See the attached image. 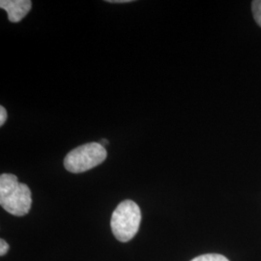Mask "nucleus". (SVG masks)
Wrapping results in <instances>:
<instances>
[{
	"label": "nucleus",
	"mask_w": 261,
	"mask_h": 261,
	"mask_svg": "<svg viewBox=\"0 0 261 261\" xmlns=\"http://www.w3.org/2000/svg\"><path fill=\"white\" fill-rule=\"evenodd\" d=\"M0 204L10 214L21 217L28 214L32 204L31 191L19 183L14 174L3 173L0 176Z\"/></svg>",
	"instance_id": "obj_1"
},
{
	"label": "nucleus",
	"mask_w": 261,
	"mask_h": 261,
	"mask_svg": "<svg viewBox=\"0 0 261 261\" xmlns=\"http://www.w3.org/2000/svg\"><path fill=\"white\" fill-rule=\"evenodd\" d=\"M141 222V211L133 200H124L115 208L112 216V233L120 242H128L138 233Z\"/></svg>",
	"instance_id": "obj_2"
},
{
	"label": "nucleus",
	"mask_w": 261,
	"mask_h": 261,
	"mask_svg": "<svg viewBox=\"0 0 261 261\" xmlns=\"http://www.w3.org/2000/svg\"><path fill=\"white\" fill-rule=\"evenodd\" d=\"M107 151L101 143L90 142L70 151L64 159V167L72 173H82L101 165Z\"/></svg>",
	"instance_id": "obj_3"
},
{
	"label": "nucleus",
	"mask_w": 261,
	"mask_h": 261,
	"mask_svg": "<svg viewBox=\"0 0 261 261\" xmlns=\"http://www.w3.org/2000/svg\"><path fill=\"white\" fill-rule=\"evenodd\" d=\"M0 7L7 12L11 22H19L31 10L32 2L30 0H1Z\"/></svg>",
	"instance_id": "obj_4"
},
{
	"label": "nucleus",
	"mask_w": 261,
	"mask_h": 261,
	"mask_svg": "<svg viewBox=\"0 0 261 261\" xmlns=\"http://www.w3.org/2000/svg\"><path fill=\"white\" fill-rule=\"evenodd\" d=\"M191 261H229L225 256L218 253H207L195 257Z\"/></svg>",
	"instance_id": "obj_5"
},
{
	"label": "nucleus",
	"mask_w": 261,
	"mask_h": 261,
	"mask_svg": "<svg viewBox=\"0 0 261 261\" xmlns=\"http://www.w3.org/2000/svg\"><path fill=\"white\" fill-rule=\"evenodd\" d=\"M252 10L255 21L261 28V0H254L252 2Z\"/></svg>",
	"instance_id": "obj_6"
},
{
	"label": "nucleus",
	"mask_w": 261,
	"mask_h": 261,
	"mask_svg": "<svg viewBox=\"0 0 261 261\" xmlns=\"http://www.w3.org/2000/svg\"><path fill=\"white\" fill-rule=\"evenodd\" d=\"M9 245L8 243L6 242L4 239L0 240V255L3 256L5 255L8 251H9Z\"/></svg>",
	"instance_id": "obj_7"
},
{
	"label": "nucleus",
	"mask_w": 261,
	"mask_h": 261,
	"mask_svg": "<svg viewBox=\"0 0 261 261\" xmlns=\"http://www.w3.org/2000/svg\"><path fill=\"white\" fill-rule=\"evenodd\" d=\"M7 119V112L3 106L0 107V126H3Z\"/></svg>",
	"instance_id": "obj_8"
},
{
	"label": "nucleus",
	"mask_w": 261,
	"mask_h": 261,
	"mask_svg": "<svg viewBox=\"0 0 261 261\" xmlns=\"http://www.w3.org/2000/svg\"><path fill=\"white\" fill-rule=\"evenodd\" d=\"M108 2H111V3H129L132 1L130 0H110Z\"/></svg>",
	"instance_id": "obj_9"
},
{
	"label": "nucleus",
	"mask_w": 261,
	"mask_h": 261,
	"mask_svg": "<svg viewBox=\"0 0 261 261\" xmlns=\"http://www.w3.org/2000/svg\"><path fill=\"white\" fill-rule=\"evenodd\" d=\"M101 144L103 145V144H109V141L107 140H102V141H101Z\"/></svg>",
	"instance_id": "obj_10"
}]
</instances>
